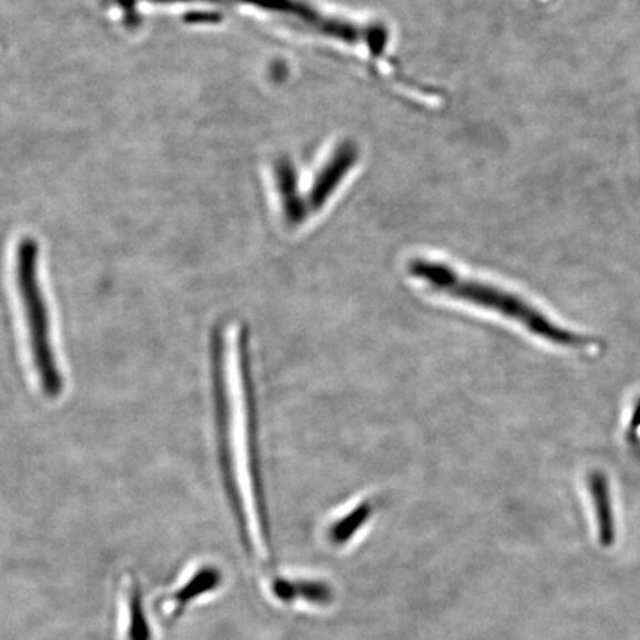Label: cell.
<instances>
[{
  "label": "cell",
  "mask_w": 640,
  "mask_h": 640,
  "mask_svg": "<svg viewBox=\"0 0 640 640\" xmlns=\"http://www.w3.org/2000/svg\"><path fill=\"white\" fill-rule=\"evenodd\" d=\"M406 273L410 280L436 297L509 322L542 342L562 347L587 346L585 338L556 325L522 295L496 282L469 275L443 260L410 258L406 264Z\"/></svg>",
  "instance_id": "6da1fadb"
},
{
  "label": "cell",
  "mask_w": 640,
  "mask_h": 640,
  "mask_svg": "<svg viewBox=\"0 0 640 640\" xmlns=\"http://www.w3.org/2000/svg\"><path fill=\"white\" fill-rule=\"evenodd\" d=\"M39 255L38 242L30 237L17 246L16 291L29 359L39 390L45 399L57 400L63 396L65 379L57 356L54 325L50 302L43 289Z\"/></svg>",
  "instance_id": "7a4b0ae2"
},
{
  "label": "cell",
  "mask_w": 640,
  "mask_h": 640,
  "mask_svg": "<svg viewBox=\"0 0 640 640\" xmlns=\"http://www.w3.org/2000/svg\"><path fill=\"white\" fill-rule=\"evenodd\" d=\"M212 402H214L215 436H217L219 466L224 491L233 516L237 520L242 540L251 550L248 519L240 471V451L233 431L231 383H228L227 346L222 325H215L210 339Z\"/></svg>",
  "instance_id": "3957f363"
},
{
  "label": "cell",
  "mask_w": 640,
  "mask_h": 640,
  "mask_svg": "<svg viewBox=\"0 0 640 640\" xmlns=\"http://www.w3.org/2000/svg\"><path fill=\"white\" fill-rule=\"evenodd\" d=\"M241 2L275 12L308 32L324 34L351 45L364 43L373 54H382L387 43L388 34L383 26H359L338 17L326 16L306 0H241Z\"/></svg>",
  "instance_id": "277c9868"
},
{
  "label": "cell",
  "mask_w": 640,
  "mask_h": 640,
  "mask_svg": "<svg viewBox=\"0 0 640 640\" xmlns=\"http://www.w3.org/2000/svg\"><path fill=\"white\" fill-rule=\"evenodd\" d=\"M357 158H359V153H357L356 145L351 141H346L335 149V152L331 154L313 181L311 193L307 196L312 212L319 211L325 206L338 185L343 183L344 176L352 171Z\"/></svg>",
  "instance_id": "5b68a950"
},
{
  "label": "cell",
  "mask_w": 640,
  "mask_h": 640,
  "mask_svg": "<svg viewBox=\"0 0 640 640\" xmlns=\"http://www.w3.org/2000/svg\"><path fill=\"white\" fill-rule=\"evenodd\" d=\"M276 184L285 223L289 227L302 226L312 211L307 197L299 192L297 172L293 163L286 159L276 163Z\"/></svg>",
  "instance_id": "8992f818"
},
{
  "label": "cell",
  "mask_w": 640,
  "mask_h": 640,
  "mask_svg": "<svg viewBox=\"0 0 640 640\" xmlns=\"http://www.w3.org/2000/svg\"><path fill=\"white\" fill-rule=\"evenodd\" d=\"M220 582H222V573H220L217 568L205 567L199 569L192 580L185 582L179 591L171 596L170 600L174 602L175 607V611L172 613L174 617L172 618L179 617L183 609L190 602H193L194 599L201 598L207 591L217 589Z\"/></svg>",
  "instance_id": "52a82bcc"
},
{
  "label": "cell",
  "mask_w": 640,
  "mask_h": 640,
  "mask_svg": "<svg viewBox=\"0 0 640 640\" xmlns=\"http://www.w3.org/2000/svg\"><path fill=\"white\" fill-rule=\"evenodd\" d=\"M373 511L374 507L370 505V501L360 502V505H357L355 509L348 511L346 516L339 518L337 522L329 528V540L333 541L334 545H344V542L352 540L355 534L364 527L366 520L370 519Z\"/></svg>",
  "instance_id": "ba28073f"
},
{
  "label": "cell",
  "mask_w": 640,
  "mask_h": 640,
  "mask_svg": "<svg viewBox=\"0 0 640 640\" xmlns=\"http://www.w3.org/2000/svg\"><path fill=\"white\" fill-rule=\"evenodd\" d=\"M276 595L285 600L303 598L311 602L324 603L331 599V591L319 582H288L280 581L275 586Z\"/></svg>",
  "instance_id": "9c48e42d"
},
{
  "label": "cell",
  "mask_w": 640,
  "mask_h": 640,
  "mask_svg": "<svg viewBox=\"0 0 640 640\" xmlns=\"http://www.w3.org/2000/svg\"><path fill=\"white\" fill-rule=\"evenodd\" d=\"M130 640H150L148 618H145L143 593L139 582L130 587Z\"/></svg>",
  "instance_id": "30bf717a"
},
{
  "label": "cell",
  "mask_w": 640,
  "mask_h": 640,
  "mask_svg": "<svg viewBox=\"0 0 640 640\" xmlns=\"http://www.w3.org/2000/svg\"><path fill=\"white\" fill-rule=\"evenodd\" d=\"M591 491H593L596 498L600 536H602L603 541L607 542L613 537V524L608 489L602 478H595L593 482H591Z\"/></svg>",
  "instance_id": "8fae6325"
}]
</instances>
